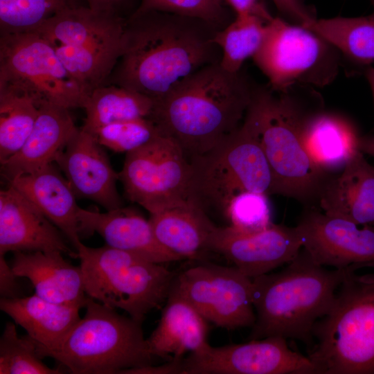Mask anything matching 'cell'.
I'll list each match as a JSON object with an SVG mask.
<instances>
[{"label":"cell","mask_w":374,"mask_h":374,"mask_svg":"<svg viewBox=\"0 0 374 374\" xmlns=\"http://www.w3.org/2000/svg\"><path fill=\"white\" fill-rule=\"evenodd\" d=\"M216 27L203 20L151 11L126 20L112 83L157 102L184 78L219 62Z\"/></svg>","instance_id":"6da1fadb"},{"label":"cell","mask_w":374,"mask_h":374,"mask_svg":"<svg viewBox=\"0 0 374 374\" xmlns=\"http://www.w3.org/2000/svg\"><path fill=\"white\" fill-rule=\"evenodd\" d=\"M256 90L242 70L232 73L220 62L211 64L155 102L149 118L190 159L213 148L241 125Z\"/></svg>","instance_id":"7a4b0ae2"},{"label":"cell","mask_w":374,"mask_h":374,"mask_svg":"<svg viewBox=\"0 0 374 374\" xmlns=\"http://www.w3.org/2000/svg\"><path fill=\"white\" fill-rule=\"evenodd\" d=\"M353 267L328 269L302 248L282 270L253 278L256 321L249 339L281 337L312 346L316 323L330 312Z\"/></svg>","instance_id":"3957f363"},{"label":"cell","mask_w":374,"mask_h":374,"mask_svg":"<svg viewBox=\"0 0 374 374\" xmlns=\"http://www.w3.org/2000/svg\"><path fill=\"white\" fill-rule=\"evenodd\" d=\"M351 267L313 330L315 374H374V271Z\"/></svg>","instance_id":"277c9868"},{"label":"cell","mask_w":374,"mask_h":374,"mask_svg":"<svg viewBox=\"0 0 374 374\" xmlns=\"http://www.w3.org/2000/svg\"><path fill=\"white\" fill-rule=\"evenodd\" d=\"M86 312L48 357L73 374H114L152 365L141 322L87 296Z\"/></svg>","instance_id":"5b68a950"},{"label":"cell","mask_w":374,"mask_h":374,"mask_svg":"<svg viewBox=\"0 0 374 374\" xmlns=\"http://www.w3.org/2000/svg\"><path fill=\"white\" fill-rule=\"evenodd\" d=\"M190 197L206 213H223L231 199L244 191L272 194L271 171L248 109L241 125L209 151L190 158Z\"/></svg>","instance_id":"8992f818"},{"label":"cell","mask_w":374,"mask_h":374,"mask_svg":"<svg viewBox=\"0 0 374 374\" xmlns=\"http://www.w3.org/2000/svg\"><path fill=\"white\" fill-rule=\"evenodd\" d=\"M87 296L143 322L168 299L177 274L162 264L105 245L76 249Z\"/></svg>","instance_id":"52a82bcc"},{"label":"cell","mask_w":374,"mask_h":374,"mask_svg":"<svg viewBox=\"0 0 374 374\" xmlns=\"http://www.w3.org/2000/svg\"><path fill=\"white\" fill-rule=\"evenodd\" d=\"M289 93L256 89L249 105L273 178L272 194L304 201L318 193L323 172L308 155L301 136L303 116Z\"/></svg>","instance_id":"ba28073f"},{"label":"cell","mask_w":374,"mask_h":374,"mask_svg":"<svg viewBox=\"0 0 374 374\" xmlns=\"http://www.w3.org/2000/svg\"><path fill=\"white\" fill-rule=\"evenodd\" d=\"M337 52L312 30L273 17L252 59L271 90L287 93L298 84L322 87L330 83L337 73Z\"/></svg>","instance_id":"9c48e42d"},{"label":"cell","mask_w":374,"mask_h":374,"mask_svg":"<svg viewBox=\"0 0 374 374\" xmlns=\"http://www.w3.org/2000/svg\"><path fill=\"white\" fill-rule=\"evenodd\" d=\"M0 87L28 93L38 106L84 108L89 97L36 30L0 34Z\"/></svg>","instance_id":"30bf717a"},{"label":"cell","mask_w":374,"mask_h":374,"mask_svg":"<svg viewBox=\"0 0 374 374\" xmlns=\"http://www.w3.org/2000/svg\"><path fill=\"white\" fill-rule=\"evenodd\" d=\"M118 176L126 198L150 214L193 204L190 160L177 141L161 132L126 153Z\"/></svg>","instance_id":"8fae6325"},{"label":"cell","mask_w":374,"mask_h":374,"mask_svg":"<svg viewBox=\"0 0 374 374\" xmlns=\"http://www.w3.org/2000/svg\"><path fill=\"white\" fill-rule=\"evenodd\" d=\"M252 279L235 266L201 264L177 274L169 294L181 297L208 321L227 330L256 321Z\"/></svg>","instance_id":"7c38bea8"},{"label":"cell","mask_w":374,"mask_h":374,"mask_svg":"<svg viewBox=\"0 0 374 374\" xmlns=\"http://www.w3.org/2000/svg\"><path fill=\"white\" fill-rule=\"evenodd\" d=\"M287 340L268 337L218 347L208 344L180 359L179 374H315L310 358L292 350Z\"/></svg>","instance_id":"4fadbf2b"},{"label":"cell","mask_w":374,"mask_h":374,"mask_svg":"<svg viewBox=\"0 0 374 374\" xmlns=\"http://www.w3.org/2000/svg\"><path fill=\"white\" fill-rule=\"evenodd\" d=\"M359 226L310 210L296 226L303 249L318 265L333 269L374 267V226Z\"/></svg>","instance_id":"5bb4252c"},{"label":"cell","mask_w":374,"mask_h":374,"mask_svg":"<svg viewBox=\"0 0 374 374\" xmlns=\"http://www.w3.org/2000/svg\"><path fill=\"white\" fill-rule=\"evenodd\" d=\"M302 248V238L296 226L274 223L253 233L240 232L230 226H217L208 244L209 252L224 256L251 279L290 262Z\"/></svg>","instance_id":"9a60e30c"},{"label":"cell","mask_w":374,"mask_h":374,"mask_svg":"<svg viewBox=\"0 0 374 374\" xmlns=\"http://www.w3.org/2000/svg\"><path fill=\"white\" fill-rule=\"evenodd\" d=\"M77 197L98 204L107 211L123 206L116 182L118 173L93 135L82 127L57 156L55 162Z\"/></svg>","instance_id":"2e32d148"},{"label":"cell","mask_w":374,"mask_h":374,"mask_svg":"<svg viewBox=\"0 0 374 374\" xmlns=\"http://www.w3.org/2000/svg\"><path fill=\"white\" fill-rule=\"evenodd\" d=\"M58 251L73 258L59 229L13 186L0 190V255Z\"/></svg>","instance_id":"e0dca14e"},{"label":"cell","mask_w":374,"mask_h":374,"mask_svg":"<svg viewBox=\"0 0 374 374\" xmlns=\"http://www.w3.org/2000/svg\"><path fill=\"white\" fill-rule=\"evenodd\" d=\"M78 220L80 235L97 233L111 247L159 264L184 260L164 247L149 220L132 208L105 213L80 208Z\"/></svg>","instance_id":"ac0fdd59"},{"label":"cell","mask_w":374,"mask_h":374,"mask_svg":"<svg viewBox=\"0 0 374 374\" xmlns=\"http://www.w3.org/2000/svg\"><path fill=\"white\" fill-rule=\"evenodd\" d=\"M317 195L326 215L374 226V166L361 151L337 176L323 182Z\"/></svg>","instance_id":"d6986e66"},{"label":"cell","mask_w":374,"mask_h":374,"mask_svg":"<svg viewBox=\"0 0 374 374\" xmlns=\"http://www.w3.org/2000/svg\"><path fill=\"white\" fill-rule=\"evenodd\" d=\"M58 251L14 252L11 267L17 277L31 282L35 294L52 303L84 307L87 295L80 266H74Z\"/></svg>","instance_id":"ffe728a7"},{"label":"cell","mask_w":374,"mask_h":374,"mask_svg":"<svg viewBox=\"0 0 374 374\" xmlns=\"http://www.w3.org/2000/svg\"><path fill=\"white\" fill-rule=\"evenodd\" d=\"M78 129L69 109L48 103L40 105L35 124L24 145L1 163L3 177L10 181L54 163Z\"/></svg>","instance_id":"44dd1931"},{"label":"cell","mask_w":374,"mask_h":374,"mask_svg":"<svg viewBox=\"0 0 374 374\" xmlns=\"http://www.w3.org/2000/svg\"><path fill=\"white\" fill-rule=\"evenodd\" d=\"M31 202L78 249L81 243L76 195L55 163L8 181Z\"/></svg>","instance_id":"7402d4cb"},{"label":"cell","mask_w":374,"mask_h":374,"mask_svg":"<svg viewBox=\"0 0 374 374\" xmlns=\"http://www.w3.org/2000/svg\"><path fill=\"white\" fill-rule=\"evenodd\" d=\"M0 308L36 342L42 358L61 344L80 319V308L52 303L35 294L1 298Z\"/></svg>","instance_id":"603a6c76"},{"label":"cell","mask_w":374,"mask_h":374,"mask_svg":"<svg viewBox=\"0 0 374 374\" xmlns=\"http://www.w3.org/2000/svg\"><path fill=\"white\" fill-rule=\"evenodd\" d=\"M301 136L310 159L323 173L341 170L360 151L355 127L335 114L318 112L303 117Z\"/></svg>","instance_id":"cb8c5ba5"},{"label":"cell","mask_w":374,"mask_h":374,"mask_svg":"<svg viewBox=\"0 0 374 374\" xmlns=\"http://www.w3.org/2000/svg\"><path fill=\"white\" fill-rule=\"evenodd\" d=\"M208 331V321L193 306L169 294L159 322L147 340L154 357L170 361L205 347Z\"/></svg>","instance_id":"d4e9b609"},{"label":"cell","mask_w":374,"mask_h":374,"mask_svg":"<svg viewBox=\"0 0 374 374\" xmlns=\"http://www.w3.org/2000/svg\"><path fill=\"white\" fill-rule=\"evenodd\" d=\"M149 221L159 242L184 260L203 259L209 252V240L217 227L207 213L194 204L152 213Z\"/></svg>","instance_id":"484cf974"},{"label":"cell","mask_w":374,"mask_h":374,"mask_svg":"<svg viewBox=\"0 0 374 374\" xmlns=\"http://www.w3.org/2000/svg\"><path fill=\"white\" fill-rule=\"evenodd\" d=\"M125 21L118 14L73 4L34 30L51 42L71 46L94 45L121 39Z\"/></svg>","instance_id":"4316f807"},{"label":"cell","mask_w":374,"mask_h":374,"mask_svg":"<svg viewBox=\"0 0 374 374\" xmlns=\"http://www.w3.org/2000/svg\"><path fill=\"white\" fill-rule=\"evenodd\" d=\"M154 103L153 99L139 92L114 84H103L94 89L86 101L82 128L92 134L114 122L149 118Z\"/></svg>","instance_id":"83f0119b"},{"label":"cell","mask_w":374,"mask_h":374,"mask_svg":"<svg viewBox=\"0 0 374 374\" xmlns=\"http://www.w3.org/2000/svg\"><path fill=\"white\" fill-rule=\"evenodd\" d=\"M51 43L64 68L89 96L112 74L121 55L123 37L94 45Z\"/></svg>","instance_id":"f1b7e54d"},{"label":"cell","mask_w":374,"mask_h":374,"mask_svg":"<svg viewBox=\"0 0 374 374\" xmlns=\"http://www.w3.org/2000/svg\"><path fill=\"white\" fill-rule=\"evenodd\" d=\"M307 28L353 63L364 69L374 64V12L357 17L317 19Z\"/></svg>","instance_id":"f546056e"},{"label":"cell","mask_w":374,"mask_h":374,"mask_svg":"<svg viewBox=\"0 0 374 374\" xmlns=\"http://www.w3.org/2000/svg\"><path fill=\"white\" fill-rule=\"evenodd\" d=\"M39 106L28 93L0 87V162L24 145L37 121Z\"/></svg>","instance_id":"4dcf8cb0"},{"label":"cell","mask_w":374,"mask_h":374,"mask_svg":"<svg viewBox=\"0 0 374 374\" xmlns=\"http://www.w3.org/2000/svg\"><path fill=\"white\" fill-rule=\"evenodd\" d=\"M267 21L253 15H236L235 19L216 31L214 42L221 51L220 64L225 70L240 71L243 63L258 50Z\"/></svg>","instance_id":"1f68e13d"},{"label":"cell","mask_w":374,"mask_h":374,"mask_svg":"<svg viewBox=\"0 0 374 374\" xmlns=\"http://www.w3.org/2000/svg\"><path fill=\"white\" fill-rule=\"evenodd\" d=\"M36 342L28 335L19 337L15 325L7 322L0 338V374H60L42 362Z\"/></svg>","instance_id":"d6a6232c"},{"label":"cell","mask_w":374,"mask_h":374,"mask_svg":"<svg viewBox=\"0 0 374 374\" xmlns=\"http://www.w3.org/2000/svg\"><path fill=\"white\" fill-rule=\"evenodd\" d=\"M73 4L71 0H0V33L34 30Z\"/></svg>","instance_id":"836d02e7"},{"label":"cell","mask_w":374,"mask_h":374,"mask_svg":"<svg viewBox=\"0 0 374 374\" xmlns=\"http://www.w3.org/2000/svg\"><path fill=\"white\" fill-rule=\"evenodd\" d=\"M229 226L243 233L262 231L272 224L267 195L244 191L234 196L224 212Z\"/></svg>","instance_id":"e575fe53"},{"label":"cell","mask_w":374,"mask_h":374,"mask_svg":"<svg viewBox=\"0 0 374 374\" xmlns=\"http://www.w3.org/2000/svg\"><path fill=\"white\" fill-rule=\"evenodd\" d=\"M160 132L149 118L114 122L91 134L103 147L116 152H128L143 145Z\"/></svg>","instance_id":"d590c367"},{"label":"cell","mask_w":374,"mask_h":374,"mask_svg":"<svg viewBox=\"0 0 374 374\" xmlns=\"http://www.w3.org/2000/svg\"><path fill=\"white\" fill-rule=\"evenodd\" d=\"M222 0H141L132 14L160 11L206 21L217 29L226 26V13Z\"/></svg>","instance_id":"8d00e7d4"},{"label":"cell","mask_w":374,"mask_h":374,"mask_svg":"<svg viewBox=\"0 0 374 374\" xmlns=\"http://www.w3.org/2000/svg\"><path fill=\"white\" fill-rule=\"evenodd\" d=\"M278 11L292 23L308 28L317 19L301 0H272Z\"/></svg>","instance_id":"74e56055"},{"label":"cell","mask_w":374,"mask_h":374,"mask_svg":"<svg viewBox=\"0 0 374 374\" xmlns=\"http://www.w3.org/2000/svg\"><path fill=\"white\" fill-rule=\"evenodd\" d=\"M229 6L236 15H253L269 22L273 19L265 6L263 0H222Z\"/></svg>","instance_id":"f35d334b"},{"label":"cell","mask_w":374,"mask_h":374,"mask_svg":"<svg viewBox=\"0 0 374 374\" xmlns=\"http://www.w3.org/2000/svg\"><path fill=\"white\" fill-rule=\"evenodd\" d=\"M17 277L11 266L7 263L5 256L0 255V294L1 298L19 297Z\"/></svg>","instance_id":"ab89813d"},{"label":"cell","mask_w":374,"mask_h":374,"mask_svg":"<svg viewBox=\"0 0 374 374\" xmlns=\"http://www.w3.org/2000/svg\"><path fill=\"white\" fill-rule=\"evenodd\" d=\"M88 7L92 10L118 14V8L123 0H86Z\"/></svg>","instance_id":"60d3db41"},{"label":"cell","mask_w":374,"mask_h":374,"mask_svg":"<svg viewBox=\"0 0 374 374\" xmlns=\"http://www.w3.org/2000/svg\"><path fill=\"white\" fill-rule=\"evenodd\" d=\"M359 150L374 157V135L360 136Z\"/></svg>","instance_id":"b9f144b4"},{"label":"cell","mask_w":374,"mask_h":374,"mask_svg":"<svg viewBox=\"0 0 374 374\" xmlns=\"http://www.w3.org/2000/svg\"><path fill=\"white\" fill-rule=\"evenodd\" d=\"M364 74L371 87L374 100V66H370L365 68Z\"/></svg>","instance_id":"7bdbcfd3"},{"label":"cell","mask_w":374,"mask_h":374,"mask_svg":"<svg viewBox=\"0 0 374 374\" xmlns=\"http://www.w3.org/2000/svg\"><path fill=\"white\" fill-rule=\"evenodd\" d=\"M371 1V3H372L373 8H374V0H370Z\"/></svg>","instance_id":"ee69618b"}]
</instances>
